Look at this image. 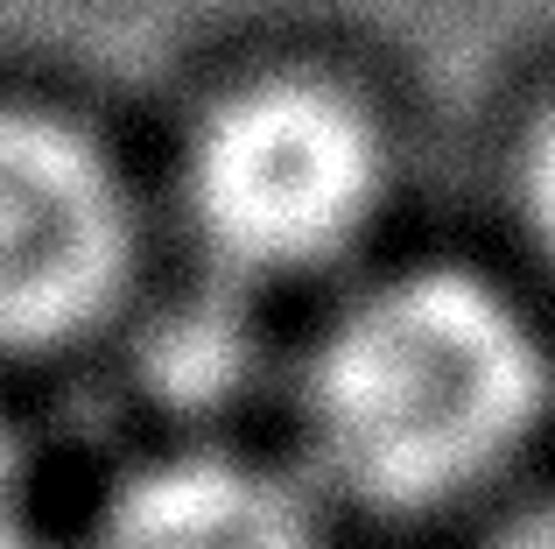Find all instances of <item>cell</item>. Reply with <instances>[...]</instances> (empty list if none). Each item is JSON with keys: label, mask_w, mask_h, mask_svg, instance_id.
I'll use <instances>...</instances> for the list:
<instances>
[{"label": "cell", "mask_w": 555, "mask_h": 549, "mask_svg": "<svg viewBox=\"0 0 555 549\" xmlns=\"http://www.w3.org/2000/svg\"><path fill=\"white\" fill-rule=\"evenodd\" d=\"M302 423L324 472L373 508H443L542 423V345L472 274H401L331 324Z\"/></svg>", "instance_id": "cell-1"}, {"label": "cell", "mask_w": 555, "mask_h": 549, "mask_svg": "<svg viewBox=\"0 0 555 549\" xmlns=\"http://www.w3.org/2000/svg\"><path fill=\"white\" fill-rule=\"evenodd\" d=\"M379 177V135L338 85L260 78L190 141V219L232 268L296 274L352 247Z\"/></svg>", "instance_id": "cell-2"}, {"label": "cell", "mask_w": 555, "mask_h": 549, "mask_svg": "<svg viewBox=\"0 0 555 549\" xmlns=\"http://www.w3.org/2000/svg\"><path fill=\"white\" fill-rule=\"evenodd\" d=\"M127 268V197L106 155L36 113H0V345H56Z\"/></svg>", "instance_id": "cell-3"}, {"label": "cell", "mask_w": 555, "mask_h": 549, "mask_svg": "<svg viewBox=\"0 0 555 549\" xmlns=\"http://www.w3.org/2000/svg\"><path fill=\"white\" fill-rule=\"evenodd\" d=\"M78 549H324L282 480L240 458H169L106 500Z\"/></svg>", "instance_id": "cell-4"}, {"label": "cell", "mask_w": 555, "mask_h": 549, "mask_svg": "<svg viewBox=\"0 0 555 549\" xmlns=\"http://www.w3.org/2000/svg\"><path fill=\"white\" fill-rule=\"evenodd\" d=\"M520 197H528V219L542 233V247L555 254V106L542 113V127L528 141V183H520Z\"/></svg>", "instance_id": "cell-5"}, {"label": "cell", "mask_w": 555, "mask_h": 549, "mask_svg": "<svg viewBox=\"0 0 555 549\" xmlns=\"http://www.w3.org/2000/svg\"><path fill=\"white\" fill-rule=\"evenodd\" d=\"M478 549H555V500H542V508L514 514L506 528H492Z\"/></svg>", "instance_id": "cell-6"}, {"label": "cell", "mask_w": 555, "mask_h": 549, "mask_svg": "<svg viewBox=\"0 0 555 549\" xmlns=\"http://www.w3.org/2000/svg\"><path fill=\"white\" fill-rule=\"evenodd\" d=\"M0 522H22V458H14L8 430H0Z\"/></svg>", "instance_id": "cell-7"}, {"label": "cell", "mask_w": 555, "mask_h": 549, "mask_svg": "<svg viewBox=\"0 0 555 549\" xmlns=\"http://www.w3.org/2000/svg\"><path fill=\"white\" fill-rule=\"evenodd\" d=\"M0 549H50V542L28 536V522H0Z\"/></svg>", "instance_id": "cell-8"}]
</instances>
